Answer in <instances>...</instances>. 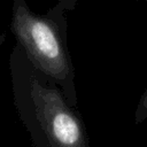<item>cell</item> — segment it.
Listing matches in <instances>:
<instances>
[{
  "instance_id": "1",
  "label": "cell",
  "mask_w": 147,
  "mask_h": 147,
  "mask_svg": "<svg viewBox=\"0 0 147 147\" xmlns=\"http://www.w3.org/2000/svg\"><path fill=\"white\" fill-rule=\"evenodd\" d=\"M11 28L38 69L55 79H65L70 71L69 61L51 21L32 13L24 0H15Z\"/></svg>"
},
{
  "instance_id": "2",
  "label": "cell",
  "mask_w": 147,
  "mask_h": 147,
  "mask_svg": "<svg viewBox=\"0 0 147 147\" xmlns=\"http://www.w3.org/2000/svg\"><path fill=\"white\" fill-rule=\"evenodd\" d=\"M34 113L49 147H86L83 126L55 88L31 80Z\"/></svg>"
},
{
  "instance_id": "3",
  "label": "cell",
  "mask_w": 147,
  "mask_h": 147,
  "mask_svg": "<svg viewBox=\"0 0 147 147\" xmlns=\"http://www.w3.org/2000/svg\"><path fill=\"white\" fill-rule=\"evenodd\" d=\"M145 117H147V90H146L145 94L142 95V98L140 100V103L138 106L137 114H136V119H137V122H140Z\"/></svg>"
}]
</instances>
